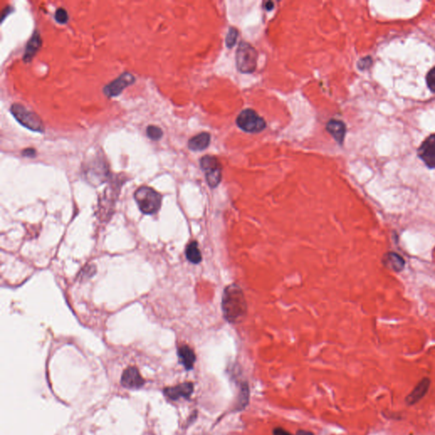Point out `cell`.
Returning <instances> with one entry per match:
<instances>
[{
	"label": "cell",
	"instance_id": "obj_1",
	"mask_svg": "<svg viewBox=\"0 0 435 435\" xmlns=\"http://www.w3.org/2000/svg\"><path fill=\"white\" fill-rule=\"evenodd\" d=\"M224 318L228 323H242L248 315V304L245 294L239 285L226 286L221 301Z\"/></svg>",
	"mask_w": 435,
	"mask_h": 435
},
{
	"label": "cell",
	"instance_id": "obj_2",
	"mask_svg": "<svg viewBox=\"0 0 435 435\" xmlns=\"http://www.w3.org/2000/svg\"><path fill=\"white\" fill-rule=\"evenodd\" d=\"M134 200L145 214L156 213L162 206V195L149 186H141L134 192Z\"/></svg>",
	"mask_w": 435,
	"mask_h": 435
},
{
	"label": "cell",
	"instance_id": "obj_3",
	"mask_svg": "<svg viewBox=\"0 0 435 435\" xmlns=\"http://www.w3.org/2000/svg\"><path fill=\"white\" fill-rule=\"evenodd\" d=\"M11 112L17 121L26 128L39 133L45 132V125L39 115L26 108L23 105L13 104L11 107Z\"/></svg>",
	"mask_w": 435,
	"mask_h": 435
},
{
	"label": "cell",
	"instance_id": "obj_4",
	"mask_svg": "<svg viewBox=\"0 0 435 435\" xmlns=\"http://www.w3.org/2000/svg\"><path fill=\"white\" fill-rule=\"evenodd\" d=\"M237 67L243 73H254L257 67L258 53L256 50L248 43H241L237 51Z\"/></svg>",
	"mask_w": 435,
	"mask_h": 435
},
{
	"label": "cell",
	"instance_id": "obj_5",
	"mask_svg": "<svg viewBox=\"0 0 435 435\" xmlns=\"http://www.w3.org/2000/svg\"><path fill=\"white\" fill-rule=\"evenodd\" d=\"M237 124L243 131L248 133H259L266 127L265 119L252 109H246L241 112L237 117Z\"/></svg>",
	"mask_w": 435,
	"mask_h": 435
},
{
	"label": "cell",
	"instance_id": "obj_6",
	"mask_svg": "<svg viewBox=\"0 0 435 435\" xmlns=\"http://www.w3.org/2000/svg\"><path fill=\"white\" fill-rule=\"evenodd\" d=\"M206 182L211 188L217 187L222 179V167L219 160L212 156H204L200 161Z\"/></svg>",
	"mask_w": 435,
	"mask_h": 435
},
{
	"label": "cell",
	"instance_id": "obj_7",
	"mask_svg": "<svg viewBox=\"0 0 435 435\" xmlns=\"http://www.w3.org/2000/svg\"><path fill=\"white\" fill-rule=\"evenodd\" d=\"M417 156L430 169H435V133L430 134L417 149Z\"/></svg>",
	"mask_w": 435,
	"mask_h": 435
},
{
	"label": "cell",
	"instance_id": "obj_8",
	"mask_svg": "<svg viewBox=\"0 0 435 435\" xmlns=\"http://www.w3.org/2000/svg\"><path fill=\"white\" fill-rule=\"evenodd\" d=\"M134 81H135V78L133 74L123 73L117 79H115L112 83L104 87V94L109 98L118 96L127 87L134 84Z\"/></svg>",
	"mask_w": 435,
	"mask_h": 435
},
{
	"label": "cell",
	"instance_id": "obj_9",
	"mask_svg": "<svg viewBox=\"0 0 435 435\" xmlns=\"http://www.w3.org/2000/svg\"><path fill=\"white\" fill-rule=\"evenodd\" d=\"M121 383L123 387L128 388H140L145 383L140 371L134 366H130L123 371L121 377Z\"/></svg>",
	"mask_w": 435,
	"mask_h": 435
},
{
	"label": "cell",
	"instance_id": "obj_10",
	"mask_svg": "<svg viewBox=\"0 0 435 435\" xmlns=\"http://www.w3.org/2000/svg\"><path fill=\"white\" fill-rule=\"evenodd\" d=\"M193 390L194 386L192 382H184L174 387L165 388L164 393L169 399L176 400L180 398H189L193 393Z\"/></svg>",
	"mask_w": 435,
	"mask_h": 435
},
{
	"label": "cell",
	"instance_id": "obj_11",
	"mask_svg": "<svg viewBox=\"0 0 435 435\" xmlns=\"http://www.w3.org/2000/svg\"><path fill=\"white\" fill-rule=\"evenodd\" d=\"M430 380L428 378H423L416 385V387L413 388V390L408 394L405 401L409 405L416 404L423 398L427 391L429 389Z\"/></svg>",
	"mask_w": 435,
	"mask_h": 435
},
{
	"label": "cell",
	"instance_id": "obj_12",
	"mask_svg": "<svg viewBox=\"0 0 435 435\" xmlns=\"http://www.w3.org/2000/svg\"><path fill=\"white\" fill-rule=\"evenodd\" d=\"M326 130L334 138V140L338 144H340V145L343 144L346 134L345 123L340 120L332 119L327 123Z\"/></svg>",
	"mask_w": 435,
	"mask_h": 435
},
{
	"label": "cell",
	"instance_id": "obj_13",
	"mask_svg": "<svg viewBox=\"0 0 435 435\" xmlns=\"http://www.w3.org/2000/svg\"><path fill=\"white\" fill-rule=\"evenodd\" d=\"M41 45H42V39H41L40 34H39V32L35 31L33 37H32L30 40L27 44L23 60L26 62H31L32 59L34 58V56L39 51Z\"/></svg>",
	"mask_w": 435,
	"mask_h": 435
},
{
	"label": "cell",
	"instance_id": "obj_14",
	"mask_svg": "<svg viewBox=\"0 0 435 435\" xmlns=\"http://www.w3.org/2000/svg\"><path fill=\"white\" fill-rule=\"evenodd\" d=\"M178 355H179V361L182 365H184L186 370H191L195 364V352L190 346L182 345L178 349Z\"/></svg>",
	"mask_w": 435,
	"mask_h": 435
},
{
	"label": "cell",
	"instance_id": "obj_15",
	"mask_svg": "<svg viewBox=\"0 0 435 435\" xmlns=\"http://www.w3.org/2000/svg\"><path fill=\"white\" fill-rule=\"evenodd\" d=\"M382 261L388 268L393 270L395 272L403 271L405 265L404 259L400 255L393 252H389L388 254H385Z\"/></svg>",
	"mask_w": 435,
	"mask_h": 435
},
{
	"label": "cell",
	"instance_id": "obj_16",
	"mask_svg": "<svg viewBox=\"0 0 435 435\" xmlns=\"http://www.w3.org/2000/svg\"><path fill=\"white\" fill-rule=\"evenodd\" d=\"M210 140H211L210 134L208 133H206V132H203V133H201V134L192 137L188 142V147L191 151H203L209 145Z\"/></svg>",
	"mask_w": 435,
	"mask_h": 435
},
{
	"label": "cell",
	"instance_id": "obj_17",
	"mask_svg": "<svg viewBox=\"0 0 435 435\" xmlns=\"http://www.w3.org/2000/svg\"><path fill=\"white\" fill-rule=\"evenodd\" d=\"M185 256L189 262L194 265H198L202 260L201 253L199 249L198 243L196 241H191L186 246L185 249Z\"/></svg>",
	"mask_w": 435,
	"mask_h": 435
},
{
	"label": "cell",
	"instance_id": "obj_18",
	"mask_svg": "<svg viewBox=\"0 0 435 435\" xmlns=\"http://www.w3.org/2000/svg\"><path fill=\"white\" fill-rule=\"evenodd\" d=\"M146 134L148 138L152 140H159L163 135L162 130L159 127L156 125L148 126L146 128Z\"/></svg>",
	"mask_w": 435,
	"mask_h": 435
},
{
	"label": "cell",
	"instance_id": "obj_19",
	"mask_svg": "<svg viewBox=\"0 0 435 435\" xmlns=\"http://www.w3.org/2000/svg\"><path fill=\"white\" fill-rule=\"evenodd\" d=\"M426 83L430 91L435 94V66L427 72L426 75Z\"/></svg>",
	"mask_w": 435,
	"mask_h": 435
},
{
	"label": "cell",
	"instance_id": "obj_20",
	"mask_svg": "<svg viewBox=\"0 0 435 435\" xmlns=\"http://www.w3.org/2000/svg\"><path fill=\"white\" fill-rule=\"evenodd\" d=\"M238 38V31L236 28H231L226 36V45L229 48H232L237 42Z\"/></svg>",
	"mask_w": 435,
	"mask_h": 435
},
{
	"label": "cell",
	"instance_id": "obj_21",
	"mask_svg": "<svg viewBox=\"0 0 435 435\" xmlns=\"http://www.w3.org/2000/svg\"><path fill=\"white\" fill-rule=\"evenodd\" d=\"M373 65V60L371 56H365L360 59L357 63V67L360 71H365L370 69V67Z\"/></svg>",
	"mask_w": 435,
	"mask_h": 435
},
{
	"label": "cell",
	"instance_id": "obj_22",
	"mask_svg": "<svg viewBox=\"0 0 435 435\" xmlns=\"http://www.w3.org/2000/svg\"><path fill=\"white\" fill-rule=\"evenodd\" d=\"M55 19L60 24H66L68 22L69 17H68L67 11L65 9L59 8L55 14Z\"/></svg>",
	"mask_w": 435,
	"mask_h": 435
},
{
	"label": "cell",
	"instance_id": "obj_23",
	"mask_svg": "<svg viewBox=\"0 0 435 435\" xmlns=\"http://www.w3.org/2000/svg\"><path fill=\"white\" fill-rule=\"evenodd\" d=\"M240 394L239 403H240V407H242V406H245L246 404H248V402H249V389L247 386L242 388V393Z\"/></svg>",
	"mask_w": 435,
	"mask_h": 435
},
{
	"label": "cell",
	"instance_id": "obj_24",
	"mask_svg": "<svg viewBox=\"0 0 435 435\" xmlns=\"http://www.w3.org/2000/svg\"><path fill=\"white\" fill-rule=\"evenodd\" d=\"M23 156H27V157H35V156H36V151H35V149H33V148L25 149L23 151Z\"/></svg>",
	"mask_w": 435,
	"mask_h": 435
},
{
	"label": "cell",
	"instance_id": "obj_25",
	"mask_svg": "<svg viewBox=\"0 0 435 435\" xmlns=\"http://www.w3.org/2000/svg\"><path fill=\"white\" fill-rule=\"evenodd\" d=\"M274 435H292L290 432H288V431H286V430L283 429L282 427H276L275 428L273 431Z\"/></svg>",
	"mask_w": 435,
	"mask_h": 435
},
{
	"label": "cell",
	"instance_id": "obj_26",
	"mask_svg": "<svg viewBox=\"0 0 435 435\" xmlns=\"http://www.w3.org/2000/svg\"><path fill=\"white\" fill-rule=\"evenodd\" d=\"M265 8L266 9L267 11H271V10H273V2H271V1H269V2H267V3L265 4Z\"/></svg>",
	"mask_w": 435,
	"mask_h": 435
},
{
	"label": "cell",
	"instance_id": "obj_27",
	"mask_svg": "<svg viewBox=\"0 0 435 435\" xmlns=\"http://www.w3.org/2000/svg\"><path fill=\"white\" fill-rule=\"evenodd\" d=\"M296 435H314L312 432H309V431H305V430H299L297 432V434Z\"/></svg>",
	"mask_w": 435,
	"mask_h": 435
}]
</instances>
